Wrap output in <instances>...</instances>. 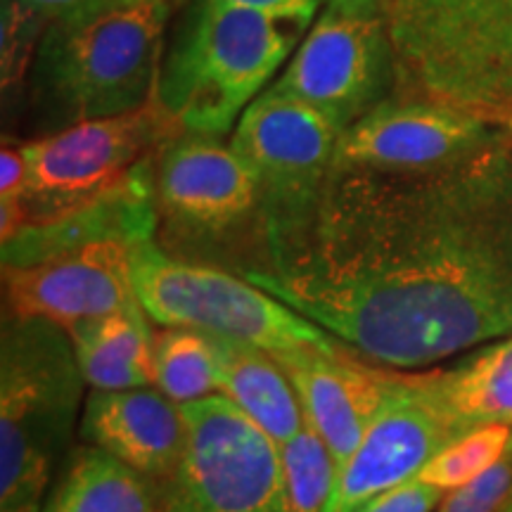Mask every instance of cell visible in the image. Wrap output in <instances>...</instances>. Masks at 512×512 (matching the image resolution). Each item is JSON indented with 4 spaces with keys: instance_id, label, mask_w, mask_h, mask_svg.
Returning a JSON list of instances; mask_svg holds the SVG:
<instances>
[{
    "instance_id": "17",
    "label": "cell",
    "mask_w": 512,
    "mask_h": 512,
    "mask_svg": "<svg viewBox=\"0 0 512 512\" xmlns=\"http://www.w3.org/2000/svg\"><path fill=\"white\" fill-rule=\"evenodd\" d=\"M79 437L138 475L166 482L181 465L188 422L181 403L171 401L157 387L93 389L83 403Z\"/></svg>"
},
{
    "instance_id": "15",
    "label": "cell",
    "mask_w": 512,
    "mask_h": 512,
    "mask_svg": "<svg viewBox=\"0 0 512 512\" xmlns=\"http://www.w3.org/2000/svg\"><path fill=\"white\" fill-rule=\"evenodd\" d=\"M159 223L155 152L128 174L86 202L67 211L24 223L15 238L3 242V268L31 266L72 249L126 242L136 247L155 238Z\"/></svg>"
},
{
    "instance_id": "6",
    "label": "cell",
    "mask_w": 512,
    "mask_h": 512,
    "mask_svg": "<svg viewBox=\"0 0 512 512\" xmlns=\"http://www.w3.org/2000/svg\"><path fill=\"white\" fill-rule=\"evenodd\" d=\"M131 275L147 318L164 328L202 330L268 354L302 347L325 354L349 351L335 335L247 278L176 259L155 240L133 247Z\"/></svg>"
},
{
    "instance_id": "7",
    "label": "cell",
    "mask_w": 512,
    "mask_h": 512,
    "mask_svg": "<svg viewBox=\"0 0 512 512\" xmlns=\"http://www.w3.org/2000/svg\"><path fill=\"white\" fill-rule=\"evenodd\" d=\"M188 444L164 482L162 512H290L280 448L235 403H183Z\"/></svg>"
},
{
    "instance_id": "9",
    "label": "cell",
    "mask_w": 512,
    "mask_h": 512,
    "mask_svg": "<svg viewBox=\"0 0 512 512\" xmlns=\"http://www.w3.org/2000/svg\"><path fill=\"white\" fill-rule=\"evenodd\" d=\"M396 83L387 19L323 8L271 91L304 102L347 131L394 95Z\"/></svg>"
},
{
    "instance_id": "2",
    "label": "cell",
    "mask_w": 512,
    "mask_h": 512,
    "mask_svg": "<svg viewBox=\"0 0 512 512\" xmlns=\"http://www.w3.org/2000/svg\"><path fill=\"white\" fill-rule=\"evenodd\" d=\"M176 0H95L43 31L31 93L48 131L136 112L155 98Z\"/></svg>"
},
{
    "instance_id": "11",
    "label": "cell",
    "mask_w": 512,
    "mask_h": 512,
    "mask_svg": "<svg viewBox=\"0 0 512 512\" xmlns=\"http://www.w3.org/2000/svg\"><path fill=\"white\" fill-rule=\"evenodd\" d=\"M512 131L456 107L394 91L337 140L332 169L432 174L475 159Z\"/></svg>"
},
{
    "instance_id": "26",
    "label": "cell",
    "mask_w": 512,
    "mask_h": 512,
    "mask_svg": "<svg viewBox=\"0 0 512 512\" xmlns=\"http://www.w3.org/2000/svg\"><path fill=\"white\" fill-rule=\"evenodd\" d=\"M437 512H512V453L472 484L451 491Z\"/></svg>"
},
{
    "instance_id": "28",
    "label": "cell",
    "mask_w": 512,
    "mask_h": 512,
    "mask_svg": "<svg viewBox=\"0 0 512 512\" xmlns=\"http://www.w3.org/2000/svg\"><path fill=\"white\" fill-rule=\"evenodd\" d=\"M221 3L247 8L256 12H266L273 17L297 19V22L311 24L320 8V0H221Z\"/></svg>"
},
{
    "instance_id": "5",
    "label": "cell",
    "mask_w": 512,
    "mask_h": 512,
    "mask_svg": "<svg viewBox=\"0 0 512 512\" xmlns=\"http://www.w3.org/2000/svg\"><path fill=\"white\" fill-rule=\"evenodd\" d=\"M396 91L512 131V0H387Z\"/></svg>"
},
{
    "instance_id": "20",
    "label": "cell",
    "mask_w": 512,
    "mask_h": 512,
    "mask_svg": "<svg viewBox=\"0 0 512 512\" xmlns=\"http://www.w3.org/2000/svg\"><path fill=\"white\" fill-rule=\"evenodd\" d=\"M41 512H162L157 482L100 448H72Z\"/></svg>"
},
{
    "instance_id": "19",
    "label": "cell",
    "mask_w": 512,
    "mask_h": 512,
    "mask_svg": "<svg viewBox=\"0 0 512 512\" xmlns=\"http://www.w3.org/2000/svg\"><path fill=\"white\" fill-rule=\"evenodd\" d=\"M91 389L155 387V332L143 306L83 320L67 330Z\"/></svg>"
},
{
    "instance_id": "4",
    "label": "cell",
    "mask_w": 512,
    "mask_h": 512,
    "mask_svg": "<svg viewBox=\"0 0 512 512\" xmlns=\"http://www.w3.org/2000/svg\"><path fill=\"white\" fill-rule=\"evenodd\" d=\"M311 24L192 0L166 50L155 98L183 133L223 138Z\"/></svg>"
},
{
    "instance_id": "24",
    "label": "cell",
    "mask_w": 512,
    "mask_h": 512,
    "mask_svg": "<svg viewBox=\"0 0 512 512\" xmlns=\"http://www.w3.org/2000/svg\"><path fill=\"white\" fill-rule=\"evenodd\" d=\"M510 434L512 425L479 427V430L465 434L437 453L420 472V479L446 491V494L463 489L501 463L508 453Z\"/></svg>"
},
{
    "instance_id": "12",
    "label": "cell",
    "mask_w": 512,
    "mask_h": 512,
    "mask_svg": "<svg viewBox=\"0 0 512 512\" xmlns=\"http://www.w3.org/2000/svg\"><path fill=\"white\" fill-rule=\"evenodd\" d=\"M463 437L430 373L394 370L392 387L356 451L337 465L323 512H356L373 498L420 477L425 465Z\"/></svg>"
},
{
    "instance_id": "21",
    "label": "cell",
    "mask_w": 512,
    "mask_h": 512,
    "mask_svg": "<svg viewBox=\"0 0 512 512\" xmlns=\"http://www.w3.org/2000/svg\"><path fill=\"white\" fill-rule=\"evenodd\" d=\"M432 384L465 434L512 425V335L477 347L456 366L430 370Z\"/></svg>"
},
{
    "instance_id": "10",
    "label": "cell",
    "mask_w": 512,
    "mask_h": 512,
    "mask_svg": "<svg viewBox=\"0 0 512 512\" xmlns=\"http://www.w3.org/2000/svg\"><path fill=\"white\" fill-rule=\"evenodd\" d=\"M339 136L323 114L271 88L247 107L230 143L259 176L264 238L309 214L332 174Z\"/></svg>"
},
{
    "instance_id": "29",
    "label": "cell",
    "mask_w": 512,
    "mask_h": 512,
    "mask_svg": "<svg viewBox=\"0 0 512 512\" xmlns=\"http://www.w3.org/2000/svg\"><path fill=\"white\" fill-rule=\"evenodd\" d=\"M10 3L27 10L31 17H36L38 22H43L48 27L55 19L72 15V12L86 8V5L95 3V0H10Z\"/></svg>"
},
{
    "instance_id": "8",
    "label": "cell",
    "mask_w": 512,
    "mask_h": 512,
    "mask_svg": "<svg viewBox=\"0 0 512 512\" xmlns=\"http://www.w3.org/2000/svg\"><path fill=\"white\" fill-rule=\"evenodd\" d=\"M181 126L152 98L136 112L88 119L27 140V223L48 219L121 181Z\"/></svg>"
},
{
    "instance_id": "18",
    "label": "cell",
    "mask_w": 512,
    "mask_h": 512,
    "mask_svg": "<svg viewBox=\"0 0 512 512\" xmlns=\"http://www.w3.org/2000/svg\"><path fill=\"white\" fill-rule=\"evenodd\" d=\"M211 337L219 361V394L261 427L275 446L287 444L304 427V411L290 377L268 351L228 337Z\"/></svg>"
},
{
    "instance_id": "22",
    "label": "cell",
    "mask_w": 512,
    "mask_h": 512,
    "mask_svg": "<svg viewBox=\"0 0 512 512\" xmlns=\"http://www.w3.org/2000/svg\"><path fill=\"white\" fill-rule=\"evenodd\" d=\"M155 387L181 406L219 394L214 337L192 328H164L155 335Z\"/></svg>"
},
{
    "instance_id": "25",
    "label": "cell",
    "mask_w": 512,
    "mask_h": 512,
    "mask_svg": "<svg viewBox=\"0 0 512 512\" xmlns=\"http://www.w3.org/2000/svg\"><path fill=\"white\" fill-rule=\"evenodd\" d=\"M29 164L22 143L5 140L0 150V238L8 242L27 223Z\"/></svg>"
},
{
    "instance_id": "16",
    "label": "cell",
    "mask_w": 512,
    "mask_h": 512,
    "mask_svg": "<svg viewBox=\"0 0 512 512\" xmlns=\"http://www.w3.org/2000/svg\"><path fill=\"white\" fill-rule=\"evenodd\" d=\"M290 377L304 420L342 465L375 420L392 387L394 370L356 361L351 351L325 354L302 347L273 354Z\"/></svg>"
},
{
    "instance_id": "27",
    "label": "cell",
    "mask_w": 512,
    "mask_h": 512,
    "mask_svg": "<svg viewBox=\"0 0 512 512\" xmlns=\"http://www.w3.org/2000/svg\"><path fill=\"white\" fill-rule=\"evenodd\" d=\"M446 498V491L422 482L420 477L373 498L356 512H434Z\"/></svg>"
},
{
    "instance_id": "3",
    "label": "cell",
    "mask_w": 512,
    "mask_h": 512,
    "mask_svg": "<svg viewBox=\"0 0 512 512\" xmlns=\"http://www.w3.org/2000/svg\"><path fill=\"white\" fill-rule=\"evenodd\" d=\"M86 380L69 332L5 313L0 335V512H41L60 475Z\"/></svg>"
},
{
    "instance_id": "30",
    "label": "cell",
    "mask_w": 512,
    "mask_h": 512,
    "mask_svg": "<svg viewBox=\"0 0 512 512\" xmlns=\"http://www.w3.org/2000/svg\"><path fill=\"white\" fill-rule=\"evenodd\" d=\"M320 5L356 17H384L387 12V0H320Z\"/></svg>"
},
{
    "instance_id": "1",
    "label": "cell",
    "mask_w": 512,
    "mask_h": 512,
    "mask_svg": "<svg viewBox=\"0 0 512 512\" xmlns=\"http://www.w3.org/2000/svg\"><path fill=\"white\" fill-rule=\"evenodd\" d=\"M245 278L358 358L415 370L512 335V138L432 174L332 169Z\"/></svg>"
},
{
    "instance_id": "23",
    "label": "cell",
    "mask_w": 512,
    "mask_h": 512,
    "mask_svg": "<svg viewBox=\"0 0 512 512\" xmlns=\"http://www.w3.org/2000/svg\"><path fill=\"white\" fill-rule=\"evenodd\" d=\"M290 512H323L337 475V460L316 430L304 427L280 446Z\"/></svg>"
},
{
    "instance_id": "13",
    "label": "cell",
    "mask_w": 512,
    "mask_h": 512,
    "mask_svg": "<svg viewBox=\"0 0 512 512\" xmlns=\"http://www.w3.org/2000/svg\"><path fill=\"white\" fill-rule=\"evenodd\" d=\"M159 219L195 240L235 233L261 214V185L252 164L223 138L178 133L155 157Z\"/></svg>"
},
{
    "instance_id": "14",
    "label": "cell",
    "mask_w": 512,
    "mask_h": 512,
    "mask_svg": "<svg viewBox=\"0 0 512 512\" xmlns=\"http://www.w3.org/2000/svg\"><path fill=\"white\" fill-rule=\"evenodd\" d=\"M126 242L72 249L31 266L3 268L5 313L69 330L83 320L138 306Z\"/></svg>"
},
{
    "instance_id": "31",
    "label": "cell",
    "mask_w": 512,
    "mask_h": 512,
    "mask_svg": "<svg viewBox=\"0 0 512 512\" xmlns=\"http://www.w3.org/2000/svg\"><path fill=\"white\" fill-rule=\"evenodd\" d=\"M508 453H512V434H510V444H508Z\"/></svg>"
}]
</instances>
